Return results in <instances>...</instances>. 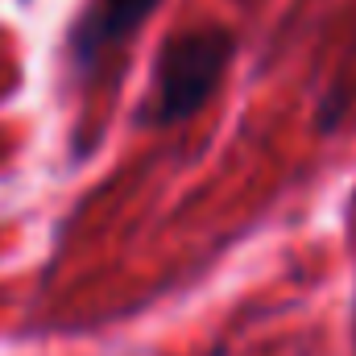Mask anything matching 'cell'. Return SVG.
Returning a JSON list of instances; mask_svg holds the SVG:
<instances>
[{"mask_svg": "<svg viewBox=\"0 0 356 356\" xmlns=\"http://www.w3.org/2000/svg\"><path fill=\"white\" fill-rule=\"evenodd\" d=\"M232 58V33L228 29H186L166 42L158 58V88H154V120L175 124L195 116L207 95L216 91L224 67Z\"/></svg>", "mask_w": 356, "mask_h": 356, "instance_id": "cell-1", "label": "cell"}, {"mask_svg": "<svg viewBox=\"0 0 356 356\" xmlns=\"http://www.w3.org/2000/svg\"><path fill=\"white\" fill-rule=\"evenodd\" d=\"M158 8V0H95L88 17L75 29V58L91 67L104 50L120 46L129 33H137V25Z\"/></svg>", "mask_w": 356, "mask_h": 356, "instance_id": "cell-2", "label": "cell"}]
</instances>
